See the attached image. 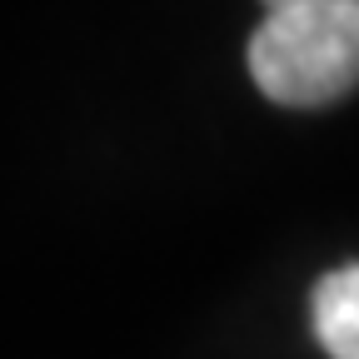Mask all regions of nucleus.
<instances>
[{
    "instance_id": "obj_1",
    "label": "nucleus",
    "mask_w": 359,
    "mask_h": 359,
    "mask_svg": "<svg viewBox=\"0 0 359 359\" xmlns=\"http://www.w3.org/2000/svg\"><path fill=\"white\" fill-rule=\"evenodd\" d=\"M250 80L285 110H320L359 85V6L314 0L275 11L250 35Z\"/></svg>"
},
{
    "instance_id": "obj_2",
    "label": "nucleus",
    "mask_w": 359,
    "mask_h": 359,
    "mask_svg": "<svg viewBox=\"0 0 359 359\" xmlns=\"http://www.w3.org/2000/svg\"><path fill=\"white\" fill-rule=\"evenodd\" d=\"M309 325L330 359H359V264H339L314 285Z\"/></svg>"
},
{
    "instance_id": "obj_3",
    "label": "nucleus",
    "mask_w": 359,
    "mask_h": 359,
    "mask_svg": "<svg viewBox=\"0 0 359 359\" xmlns=\"http://www.w3.org/2000/svg\"><path fill=\"white\" fill-rule=\"evenodd\" d=\"M264 15H275V11H294V6H314V0H259Z\"/></svg>"
},
{
    "instance_id": "obj_4",
    "label": "nucleus",
    "mask_w": 359,
    "mask_h": 359,
    "mask_svg": "<svg viewBox=\"0 0 359 359\" xmlns=\"http://www.w3.org/2000/svg\"><path fill=\"white\" fill-rule=\"evenodd\" d=\"M354 6H359V0H354Z\"/></svg>"
}]
</instances>
